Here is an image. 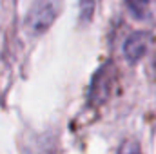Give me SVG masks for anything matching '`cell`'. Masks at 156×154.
<instances>
[{"label":"cell","mask_w":156,"mask_h":154,"mask_svg":"<svg viewBox=\"0 0 156 154\" xmlns=\"http://www.w3.org/2000/svg\"><path fill=\"white\" fill-rule=\"evenodd\" d=\"M115 76H116V69L111 64H105L96 71V75L91 80L89 93H87V100H89L91 107L102 105L111 96L113 87H115Z\"/></svg>","instance_id":"obj_2"},{"label":"cell","mask_w":156,"mask_h":154,"mask_svg":"<svg viewBox=\"0 0 156 154\" xmlns=\"http://www.w3.org/2000/svg\"><path fill=\"white\" fill-rule=\"evenodd\" d=\"M98 0H78V15L80 22H91L96 11Z\"/></svg>","instance_id":"obj_5"},{"label":"cell","mask_w":156,"mask_h":154,"mask_svg":"<svg viewBox=\"0 0 156 154\" xmlns=\"http://www.w3.org/2000/svg\"><path fill=\"white\" fill-rule=\"evenodd\" d=\"M123 4L134 20L156 24V0H123Z\"/></svg>","instance_id":"obj_4"},{"label":"cell","mask_w":156,"mask_h":154,"mask_svg":"<svg viewBox=\"0 0 156 154\" xmlns=\"http://www.w3.org/2000/svg\"><path fill=\"white\" fill-rule=\"evenodd\" d=\"M60 7H62V0H35L26 18V26L29 33L42 35L44 31H47L51 24L56 20V16L60 15Z\"/></svg>","instance_id":"obj_1"},{"label":"cell","mask_w":156,"mask_h":154,"mask_svg":"<svg viewBox=\"0 0 156 154\" xmlns=\"http://www.w3.org/2000/svg\"><path fill=\"white\" fill-rule=\"evenodd\" d=\"M149 45H151V35L149 33H144V31L133 33L131 37H127L125 44H123V54L131 64H136L145 54Z\"/></svg>","instance_id":"obj_3"},{"label":"cell","mask_w":156,"mask_h":154,"mask_svg":"<svg viewBox=\"0 0 156 154\" xmlns=\"http://www.w3.org/2000/svg\"><path fill=\"white\" fill-rule=\"evenodd\" d=\"M118 154H142V152H140V145H138L136 142L127 140V142H123V145L120 147Z\"/></svg>","instance_id":"obj_6"}]
</instances>
